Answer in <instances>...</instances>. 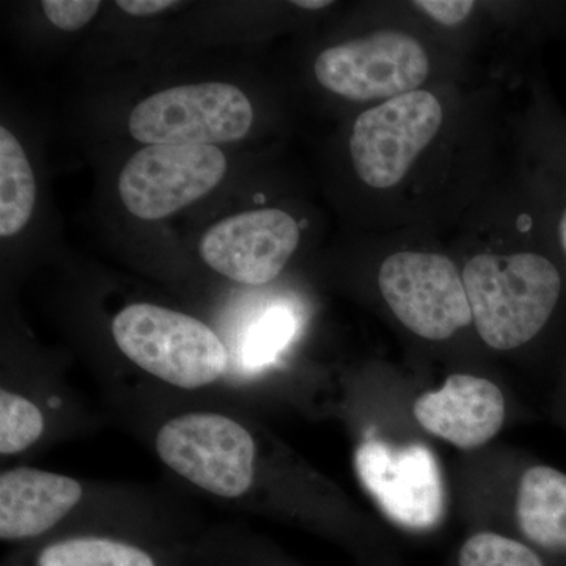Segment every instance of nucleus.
<instances>
[{"label":"nucleus","mask_w":566,"mask_h":566,"mask_svg":"<svg viewBox=\"0 0 566 566\" xmlns=\"http://www.w3.org/2000/svg\"><path fill=\"white\" fill-rule=\"evenodd\" d=\"M412 411L428 433L469 450L486 444L501 431L505 398L494 382L457 374L438 392L417 398Z\"/></svg>","instance_id":"11"},{"label":"nucleus","mask_w":566,"mask_h":566,"mask_svg":"<svg viewBox=\"0 0 566 566\" xmlns=\"http://www.w3.org/2000/svg\"><path fill=\"white\" fill-rule=\"evenodd\" d=\"M44 430L43 415L32 401L2 389L0 392V452L14 455L39 441Z\"/></svg>","instance_id":"16"},{"label":"nucleus","mask_w":566,"mask_h":566,"mask_svg":"<svg viewBox=\"0 0 566 566\" xmlns=\"http://www.w3.org/2000/svg\"><path fill=\"white\" fill-rule=\"evenodd\" d=\"M415 6L441 24L458 25L471 14L475 3L472 0H422Z\"/></svg>","instance_id":"20"},{"label":"nucleus","mask_w":566,"mask_h":566,"mask_svg":"<svg viewBox=\"0 0 566 566\" xmlns=\"http://www.w3.org/2000/svg\"><path fill=\"white\" fill-rule=\"evenodd\" d=\"M378 282L390 311L419 337L446 340L472 323L463 277L444 255L394 253L382 262Z\"/></svg>","instance_id":"6"},{"label":"nucleus","mask_w":566,"mask_h":566,"mask_svg":"<svg viewBox=\"0 0 566 566\" xmlns=\"http://www.w3.org/2000/svg\"><path fill=\"white\" fill-rule=\"evenodd\" d=\"M41 7L55 28L74 32L80 31L93 20L102 2L98 0H44Z\"/></svg>","instance_id":"19"},{"label":"nucleus","mask_w":566,"mask_h":566,"mask_svg":"<svg viewBox=\"0 0 566 566\" xmlns=\"http://www.w3.org/2000/svg\"><path fill=\"white\" fill-rule=\"evenodd\" d=\"M331 3L333 2H329V0H296L293 6L305 10H322L324 7H329Z\"/></svg>","instance_id":"22"},{"label":"nucleus","mask_w":566,"mask_h":566,"mask_svg":"<svg viewBox=\"0 0 566 566\" xmlns=\"http://www.w3.org/2000/svg\"><path fill=\"white\" fill-rule=\"evenodd\" d=\"M442 120L441 103L427 91L405 93L365 111L349 139L354 170L371 188H392L434 139Z\"/></svg>","instance_id":"5"},{"label":"nucleus","mask_w":566,"mask_h":566,"mask_svg":"<svg viewBox=\"0 0 566 566\" xmlns=\"http://www.w3.org/2000/svg\"><path fill=\"white\" fill-rule=\"evenodd\" d=\"M354 464L365 490L394 523L423 531L444 516V482L428 447L368 439L356 450Z\"/></svg>","instance_id":"9"},{"label":"nucleus","mask_w":566,"mask_h":566,"mask_svg":"<svg viewBox=\"0 0 566 566\" xmlns=\"http://www.w3.org/2000/svg\"><path fill=\"white\" fill-rule=\"evenodd\" d=\"M82 486L70 476L18 468L0 476V538H33L80 504Z\"/></svg>","instance_id":"12"},{"label":"nucleus","mask_w":566,"mask_h":566,"mask_svg":"<svg viewBox=\"0 0 566 566\" xmlns=\"http://www.w3.org/2000/svg\"><path fill=\"white\" fill-rule=\"evenodd\" d=\"M36 566H155L139 547L104 538H73L48 546Z\"/></svg>","instance_id":"15"},{"label":"nucleus","mask_w":566,"mask_h":566,"mask_svg":"<svg viewBox=\"0 0 566 566\" xmlns=\"http://www.w3.org/2000/svg\"><path fill=\"white\" fill-rule=\"evenodd\" d=\"M430 73V59L408 33L381 31L323 51L315 76L327 91L352 99L389 98L416 92Z\"/></svg>","instance_id":"7"},{"label":"nucleus","mask_w":566,"mask_h":566,"mask_svg":"<svg viewBox=\"0 0 566 566\" xmlns=\"http://www.w3.org/2000/svg\"><path fill=\"white\" fill-rule=\"evenodd\" d=\"M253 122L252 104L223 82L180 85L137 104L129 133L147 145L210 147L243 139Z\"/></svg>","instance_id":"3"},{"label":"nucleus","mask_w":566,"mask_h":566,"mask_svg":"<svg viewBox=\"0 0 566 566\" xmlns=\"http://www.w3.org/2000/svg\"><path fill=\"white\" fill-rule=\"evenodd\" d=\"M112 335L142 370L182 389L218 381L229 363L226 346L207 324L159 305L123 308L112 323Z\"/></svg>","instance_id":"2"},{"label":"nucleus","mask_w":566,"mask_h":566,"mask_svg":"<svg viewBox=\"0 0 566 566\" xmlns=\"http://www.w3.org/2000/svg\"><path fill=\"white\" fill-rule=\"evenodd\" d=\"M164 463L193 485L221 497H238L251 488L255 442L229 417L193 412L164 424L156 438Z\"/></svg>","instance_id":"4"},{"label":"nucleus","mask_w":566,"mask_h":566,"mask_svg":"<svg viewBox=\"0 0 566 566\" xmlns=\"http://www.w3.org/2000/svg\"><path fill=\"white\" fill-rule=\"evenodd\" d=\"M226 172V156L216 145H150L125 164L118 192L136 218L158 221L210 193Z\"/></svg>","instance_id":"8"},{"label":"nucleus","mask_w":566,"mask_h":566,"mask_svg":"<svg viewBox=\"0 0 566 566\" xmlns=\"http://www.w3.org/2000/svg\"><path fill=\"white\" fill-rule=\"evenodd\" d=\"M174 6H177V2L172 0H120L117 2V7L132 17H151V14L172 9Z\"/></svg>","instance_id":"21"},{"label":"nucleus","mask_w":566,"mask_h":566,"mask_svg":"<svg viewBox=\"0 0 566 566\" xmlns=\"http://www.w3.org/2000/svg\"><path fill=\"white\" fill-rule=\"evenodd\" d=\"M36 185L20 140L0 128V237H14L31 221Z\"/></svg>","instance_id":"14"},{"label":"nucleus","mask_w":566,"mask_h":566,"mask_svg":"<svg viewBox=\"0 0 566 566\" xmlns=\"http://www.w3.org/2000/svg\"><path fill=\"white\" fill-rule=\"evenodd\" d=\"M516 517L528 542L566 553V474L549 465L527 469L517 490Z\"/></svg>","instance_id":"13"},{"label":"nucleus","mask_w":566,"mask_h":566,"mask_svg":"<svg viewBox=\"0 0 566 566\" xmlns=\"http://www.w3.org/2000/svg\"><path fill=\"white\" fill-rule=\"evenodd\" d=\"M294 316L286 308L275 307L249 327L243 345V360L256 368L271 363L275 354L289 344L294 333Z\"/></svg>","instance_id":"18"},{"label":"nucleus","mask_w":566,"mask_h":566,"mask_svg":"<svg viewBox=\"0 0 566 566\" xmlns=\"http://www.w3.org/2000/svg\"><path fill=\"white\" fill-rule=\"evenodd\" d=\"M463 282L480 337L501 352L542 333L564 292L557 264L536 252L476 255L465 264Z\"/></svg>","instance_id":"1"},{"label":"nucleus","mask_w":566,"mask_h":566,"mask_svg":"<svg viewBox=\"0 0 566 566\" xmlns=\"http://www.w3.org/2000/svg\"><path fill=\"white\" fill-rule=\"evenodd\" d=\"M300 226L289 212H241L212 226L200 241L216 273L243 285H264L282 273L300 244Z\"/></svg>","instance_id":"10"},{"label":"nucleus","mask_w":566,"mask_h":566,"mask_svg":"<svg viewBox=\"0 0 566 566\" xmlns=\"http://www.w3.org/2000/svg\"><path fill=\"white\" fill-rule=\"evenodd\" d=\"M460 566H545L531 547L509 536L482 532L464 543Z\"/></svg>","instance_id":"17"}]
</instances>
